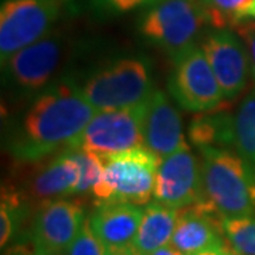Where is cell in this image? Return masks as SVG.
<instances>
[{"instance_id":"484cf974","label":"cell","mask_w":255,"mask_h":255,"mask_svg":"<svg viewBox=\"0 0 255 255\" xmlns=\"http://www.w3.org/2000/svg\"><path fill=\"white\" fill-rule=\"evenodd\" d=\"M105 255H143L136 247L130 244H124V246H112L107 247Z\"/></svg>"},{"instance_id":"603a6c76","label":"cell","mask_w":255,"mask_h":255,"mask_svg":"<svg viewBox=\"0 0 255 255\" xmlns=\"http://www.w3.org/2000/svg\"><path fill=\"white\" fill-rule=\"evenodd\" d=\"M107 247L94 233L90 219H85L77 237L65 250L64 255H105Z\"/></svg>"},{"instance_id":"7a4b0ae2","label":"cell","mask_w":255,"mask_h":255,"mask_svg":"<svg viewBox=\"0 0 255 255\" xmlns=\"http://www.w3.org/2000/svg\"><path fill=\"white\" fill-rule=\"evenodd\" d=\"M204 200L224 217L255 216V166L237 150L200 147Z\"/></svg>"},{"instance_id":"e0dca14e","label":"cell","mask_w":255,"mask_h":255,"mask_svg":"<svg viewBox=\"0 0 255 255\" xmlns=\"http://www.w3.org/2000/svg\"><path fill=\"white\" fill-rule=\"evenodd\" d=\"M177 220V209L155 200L146 204L132 244L143 255L170 243Z\"/></svg>"},{"instance_id":"30bf717a","label":"cell","mask_w":255,"mask_h":255,"mask_svg":"<svg viewBox=\"0 0 255 255\" xmlns=\"http://www.w3.org/2000/svg\"><path fill=\"white\" fill-rule=\"evenodd\" d=\"M153 196L156 200L174 209L204 200L201 163L190 146H184L160 159Z\"/></svg>"},{"instance_id":"9c48e42d","label":"cell","mask_w":255,"mask_h":255,"mask_svg":"<svg viewBox=\"0 0 255 255\" xmlns=\"http://www.w3.org/2000/svg\"><path fill=\"white\" fill-rule=\"evenodd\" d=\"M173 63L167 87L183 110L207 112L220 108L226 97L201 46L186 48L173 57Z\"/></svg>"},{"instance_id":"4316f807","label":"cell","mask_w":255,"mask_h":255,"mask_svg":"<svg viewBox=\"0 0 255 255\" xmlns=\"http://www.w3.org/2000/svg\"><path fill=\"white\" fill-rule=\"evenodd\" d=\"M230 248H231V244L227 240V243L224 241L223 244L210 247V248H206L200 253H196L193 255H230Z\"/></svg>"},{"instance_id":"1f68e13d","label":"cell","mask_w":255,"mask_h":255,"mask_svg":"<svg viewBox=\"0 0 255 255\" xmlns=\"http://www.w3.org/2000/svg\"><path fill=\"white\" fill-rule=\"evenodd\" d=\"M3 255H4V254H3Z\"/></svg>"},{"instance_id":"f546056e","label":"cell","mask_w":255,"mask_h":255,"mask_svg":"<svg viewBox=\"0 0 255 255\" xmlns=\"http://www.w3.org/2000/svg\"><path fill=\"white\" fill-rule=\"evenodd\" d=\"M251 17V18H255V0L251 1V4H250V7L247 10V18Z\"/></svg>"},{"instance_id":"5bb4252c","label":"cell","mask_w":255,"mask_h":255,"mask_svg":"<svg viewBox=\"0 0 255 255\" xmlns=\"http://www.w3.org/2000/svg\"><path fill=\"white\" fill-rule=\"evenodd\" d=\"M224 216L207 200L177 209V220L170 244L186 255L224 243Z\"/></svg>"},{"instance_id":"4dcf8cb0","label":"cell","mask_w":255,"mask_h":255,"mask_svg":"<svg viewBox=\"0 0 255 255\" xmlns=\"http://www.w3.org/2000/svg\"><path fill=\"white\" fill-rule=\"evenodd\" d=\"M230 255H241V254L238 253L237 250H234V248H233V246H231V248H230Z\"/></svg>"},{"instance_id":"52a82bcc","label":"cell","mask_w":255,"mask_h":255,"mask_svg":"<svg viewBox=\"0 0 255 255\" xmlns=\"http://www.w3.org/2000/svg\"><path fill=\"white\" fill-rule=\"evenodd\" d=\"M63 33L51 30L36 43L18 50L1 64L7 81L24 94H38L54 82L70 54Z\"/></svg>"},{"instance_id":"7c38bea8","label":"cell","mask_w":255,"mask_h":255,"mask_svg":"<svg viewBox=\"0 0 255 255\" xmlns=\"http://www.w3.org/2000/svg\"><path fill=\"white\" fill-rule=\"evenodd\" d=\"M84 221V207L78 200L63 197L44 201L37 207L28 236L37 248L65 253Z\"/></svg>"},{"instance_id":"7402d4cb","label":"cell","mask_w":255,"mask_h":255,"mask_svg":"<svg viewBox=\"0 0 255 255\" xmlns=\"http://www.w3.org/2000/svg\"><path fill=\"white\" fill-rule=\"evenodd\" d=\"M224 233L234 250L241 255H255V216L226 217Z\"/></svg>"},{"instance_id":"8fae6325","label":"cell","mask_w":255,"mask_h":255,"mask_svg":"<svg viewBox=\"0 0 255 255\" xmlns=\"http://www.w3.org/2000/svg\"><path fill=\"white\" fill-rule=\"evenodd\" d=\"M226 100L238 97L248 84L251 61L241 38L228 28L213 30L201 41Z\"/></svg>"},{"instance_id":"f1b7e54d","label":"cell","mask_w":255,"mask_h":255,"mask_svg":"<svg viewBox=\"0 0 255 255\" xmlns=\"http://www.w3.org/2000/svg\"><path fill=\"white\" fill-rule=\"evenodd\" d=\"M31 255H64V253H55V251H48V250H43V248H37Z\"/></svg>"},{"instance_id":"d6986e66","label":"cell","mask_w":255,"mask_h":255,"mask_svg":"<svg viewBox=\"0 0 255 255\" xmlns=\"http://www.w3.org/2000/svg\"><path fill=\"white\" fill-rule=\"evenodd\" d=\"M234 149L255 166V90L243 100L234 115Z\"/></svg>"},{"instance_id":"cb8c5ba5","label":"cell","mask_w":255,"mask_h":255,"mask_svg":"<svg viewBox=\"0 0 255 255\" xmlns=\"http://www.w3.org/2000/svg\"><path fill=\"white\" fill-rule=\"evenodd\" d=\"M157 0H91L94 7L105 14H124L140 7H149Z\"/></svg>"},{"instance_id":"6da1fadb","label":"cell","mask_w":255,"mask_h":255,"mask_svg":"<svg viewBox=\"0 0 255 255\" xmlns=\"http://www.w3.org/2000/svg\"><path fill=\"white\" fill-rule=\"evenodd\" d=\"M98 111L71 78H60L40 91L10 128L6 147L18 163L46 159L64 150Z\"/></svg>"},{"instance_id":"2e32d148","label":"cell","mask_w":255,"mask_h":255,"mask_svg":"<svg viewBox=\"0 0 255 255\" xmlns=\"http://www.w3.org/2000/svg\"><path fill=\"white\" fill-rule=\"evenodd\" d=\"M143 210L132 203H97L90 217L94 233L105 247L130 244L136 236Z\"/></svg>"},{"instance_id":"9a60e30c","label":"cell","mask_w":255,"mask_h":255,"mask_svg":"<svg viewBox=\"0 0 255 255\" xmlns=\"http://www.w3.org/2000/svg\"><path fill=\"white\" fill-rule=\"evenodd\" d=\"M143 139L145 147L160 159L187 146L182 118L169 97L160 90H155L146 101Z\"/></svg>"},{"instance_id":"4fadbf2b","label":"cell","mask_w":255,"mask_h":255,"mask_svg":"<svg viewBox=\"0 0 255 255\" xmlns=\"http://www.w3.org/2000/svg\"><path fill=\"white\" fill-rule=\"evenodd\" d=\"M27 164V176L20 190L26 201H36L38 207L44 201L75 194L80 169L67 150Z\"/></svg>"},{"instance_id":"44dd1931","label":"cell","mask_w":255,"mask_h":255,"mask_svg":"<svg viewBox=\"0 0 255 255\" xmlns=\"http://www.w3.org/2000/svg\"><path fill=\"white\" fill-rule=\"evenodd\" d=\"M67 150L80 169V180L75 189V194L88 193L101 182L104 174V162L102 157L94 152L84 149H64Z\"/></svg>"},{"instance_id":"ba28073f","label":"cell","mask_w":255,"mask_h":255,"mask_svg":"<svg viewBox=\"0 0 255 255\" xmlns=\"http://www.w3.org/2000/svg\"><path fill=\"white\" fill-rule=\"evenodd\" d=\"M145 111L146 102L132 108L98 111L65 149H84L107 156L143 147Z\"/></svg>"},{"instance_id":"ac0fdd59","label":"cell","mask_w":255,"mask_h":255,"mask_svg":"<svg viewBox=\"0 0 255 255\" xmlns=\"http://www.w3.org/2000/svg\"><path fill=\"white\" fill-rule=\"evenodd\" d=\"M187 136L200 147H234V115L226 110L201 112L190 122Z\"/></svg>"},{"instance_id":"8992f818","label":"cell","mask_w":255,"mask_h":255,"mask_svg":"<svg viewBox=\"0 0 255 255\" xmlns=\"http://www.w3.org/2000/svg\"><path fill=\"white\" fill-rule=\"evenodd\" d=\"M73 0H6L0 10L1 64L48 34Z\"/></svg>"},{"instance_id":"5b68a950","label":"cell","mask_w":255,"mask_h":255,"mask_svg":"<svg viewBox=\"0 0 255 255\" xmlns=\"http://www.w3.org/2000/svg\"><path fill=\"white\" fill-rule=\"evenodd\" d=\"M207 24L199 0H157L139 21L145 40L176 57L194 43L201 27Z\"/></svg>"},{"instance_id":"d4e9b609","label":"cell","mask_w":255,"mask_h":255,"mask_svg":"<svg viewBox=\"0 0 255 255\" xmlns=\"http://www.w3.org/2000/svg\"><path fill=\"white\" fill-rule=\"evenodd\" d=\"M234 28H236L238 36L246 41L247 50L250 54V61H251V73H253L255 81V23L244 20Z\"/></svg>"},{"instance_id":"ffe728a7","label":"cell","mask_w":255,"mask_h":255,"mask_svg":"<svg viewBox=\"0 0 255 255\" xmlns=\"http://www.w3.org/2000/svg\"><path fill=\"white\" fill-rule=\"evenodd\" d=\"M253 0H199L207 24L216 30L237 27L247 20V10Z\"/></svg>"},{"instance_id":"3957f363","label":"cell","mask_w":255,"mask_h":255,"mask_svg":"<svg viewBox=\"0 0 255 255\" xmlns=\"http://www.w3.org/2000/svg\"><path fill=\"white\" fill-rule=\"evenodd\" d=\"M81 88L97 111L137 107L155 91L150 65L143 57H122L102 65L84 81Z\"/></svg>"},{"instance_id":"277c9868","label":"cell","mask_w":255,"mask_h":255,"mask_svg":"<svg viewBox=\"0 0 255 255\" xmlns=\"http://www.w3.org/2000/svg\"><path fill=\"white\" fill-rule=\"evenodd\" d=\"M104 174L92 189L97 203H150L155 191L156 172L160 157L147 147H136L122 153L101 156Z\"/></svg>"},{"instance_id":"83f0119b","label":"cell","mask_w":255,"mask_h":255,"mask_svg":"<svg viewBox=\"0 0 255 255\" xmlns=\"http://www.w3.org/2000/svg\"><path fill=\"white\" fill-rule=\"evenodd\" d=\"M149 255H186L184 253H182L180 250H177L176 247L172 246V244H166V246L157 248L156 251L150 253Z\"/></svg>"}]
</instances>
